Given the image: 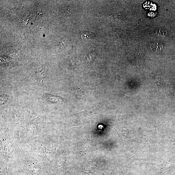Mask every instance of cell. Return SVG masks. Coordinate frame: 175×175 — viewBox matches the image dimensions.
Returning <instances> with one entry per match:
<instances>
[{
  "label": "cell",
  "mask_w": 175,
  "mask_h": 175,
  "mask_svg": "<svg viewBox=\"0 0 175 175\" xmlns=\"http://www.w3.org/2000/svg\"><path fill=\"white\" fill-rule=\"evenodd\" d=\"M163 45L159 42H153L151 44V49L154 52H159L162 51L163 49Z\"/></svg>",
  "instance_id": "7"
},
{
  "label": "cell",
  "mask_w": 175,
  "mask_h": 175,
  "mask_svg": "<svg viewBox=\"0 0 175 175\" xmlns=\"http://www.w3.org/2000/svg\"><path fill=\"white\" fill-rule=\"evenodd\" d=\"M44 97L45 99L51 103H62L64 102V101L63 99L57 96H52L49 94H46L44 95Z\"/></svg>",
  "instance_id": "6"
},
{
  "label": "cell",
  "mask_w": 175,
  "mask_h": 175,
  "mask_svg": "<svg viewBox=\"0 0 175 175\" xmlns=\"http://www.w3.org/2000/svg\"><path fill=\"white\" fill-rule=\"evenodd\" d=\"M7 117L8 121L6 127L19 132L32 118L29 110L21 108H13L8 113Z\"/></svg>",
  "instance_id": "4"
},
{
  "label": "cell",
  "mask_w": 175,
  "mask_h": 175,
  "mask_svg": "<svg viewBox=\"0 0 175 175\" xmlns=\"http://www.w3.org/2000/svg\"><path fill=\"white\" fill-rule=\"evenodd\" d=\"M45 117H37L30 120L21 131L24 140L22 142L35 139L42 134V130L46 125Z\"/></svg>",
  "instance_id": "5"
},
{
  "label": "cell",
  "mask_w": 175,
  "mask_h": 175,
  "mask_svg": "<svg viewBox=\"0 0 175 175\" xmlns=\"http://www.w3.org/2000/svg\"><path fill=\"white\" fill-rule=\"evenodd\" d=\"M19 132L5 127L1 128V167L13 166L21 153L23 143L19 137Z\"/></svg>",
  "instance_id": "1"
},
{
  "label": "cell",
  "mask_w": 175,
  "mask_h": 175,
  "mask_svg": "<svg viewBox=\"0 0 175 175\" xmlns=\"http://www.w3.org/2000/svg\"><path fill=\"white\" fill-rule=\"evenodd\" d=\"M155 33L158 36L160 37H165L167 35L168 32L167 30L164 29L160 28L156 31Z\"/></svg>",
  "instance_id": "8"
},
{
  "label": "cell",
  "mask_w": 175,
  "mask_h": 175,
  "mask_svg": "<svg viewBox=\"0 0 175 175\" xmlns=\"http://www.w3.org/2000/svg\"><path fill=\"white\" fill-rule=\"evenodd\" d=\"M51 133H43L37 138L24 142L35 152L49 167L56 154V142Z\"/></svg>",
  "instance_id": "2"
},
{
  "label": "cell",
  "mask_w": 175,
  "mask_h": 175,
  "mask_svg": "<svg viewBox=\"0 0 175 175\" xmlns=\"http://www.w3.org/2000/svg\"><path fill=\"white\" fill-rule=\"evenodd\" d=\"M13 166L21 167L28 175H42L45 166L43 160L26 144Z\"/></svg>",
  "instance_id": "3"
}]
</instances>
